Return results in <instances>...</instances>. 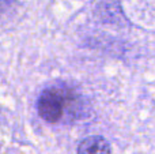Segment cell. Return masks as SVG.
<instances>
[{
  "instance_id": "6da1fadb",
  "label": "cell",
  "mask_w": 155,
  "mask_h": 154,
  "mask_svg": "<svg viewBox=\"0 0 155 154\" xmlns=\"http://www.w3.org/2000/svg\"><path fill=\"white\" fill-rule=\"evenodd\" d=\"M78 98L75 93L64 83H57L45 89L37 101V111L41 119L56 124L72 111Z\"/></svg>"
},
{
  "instance_id": "7a4b0ae2",
  "label": "cell",
  "mask_w": 155,
  "mask_h": 154,
  "mask_svg": "<svg viewBox=\"0 0 155 154\" xmlns=\"http://www.w3.org/2000/svg\"><path fill=\"white\" fill-rule=\"evenodd\" d=\"M78 154H112V147L104 136L91 135L79 143Z\"/></svg>"
},
{
  "instance_id": "3957f363",
  "label": "cell",
  "mask_w": 155,
  "mask_h": 154,
  "mask_svg": "<svg viewBox=\"0 0 155 154\" xmlns=\"http://www.w3.org/2000/svg\"><path fill=\"white\" fill-rule=\"evenodd\" d=\"M14 0H0V14H3L4 11H7L11 7Z\"/></svg>"
}]
</instances>
